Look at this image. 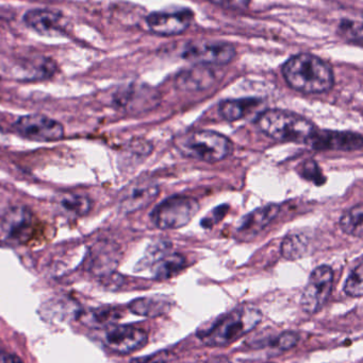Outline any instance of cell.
<instances>
[{
  "label": "cell",
  "mask_w": 363,
  "mask_h": 363,
  "mask_svg": "<svg viewBox=\"0 0 363 363\" xmlns=\"http://www.w3.org/2000/svg\"><path fill=\"white\" fill-rule=\"evenodd\" d=\"M283 74L288 84L303 94H322L334 86L332 67L317 55L300 53L286 62Z\"/></svg>",
  "instance_id": "obj_1"
},
{
  "label": "cell",
  "mask_w": 363,
  "mask_h": 363,
  "mask_svg": "<svg viewBox=\"0 0 363 363\" xmlns=\"http://www.w3.org/2000/svg\"><path fill=\"white\" fill-rule=\"evenodd\" d=\"M261 319V311L257 307L241 305L222 317L208 330H198L197 336L208 347H227L255 330Z\"/></svg>",
  "instance_id": "obj_2"
},
{
  "label": "cell",
  "mask_w": 363,
  "mask_h": 363,
  "mask_svg": "<svg viewBox=\"0 0 363 363\" xmlns=\"http://www.w3.org/2000/svg\"><path fill=\"white\" fill-rule=\"evenodd\" d=\"M259 129L272 140L283 143H306L315 131L304 117L283 110H268L257 119Z\"/></svg>",
  "instance_id": "obj_3"
},
{
  "label": "cell",
  "mask_w": 363,
  "mask_h": 363,
  "mask_svg": "<svg viewBox=\"0 0 363 363\" xmlns=\"http://www.w3.org/2000/svg\"><path fill=\"white\" fill-rule=\"evenodd\" d=\"M175 145L185 157L210 164L223 161L232 150V142L226 136L208 130L183 134Z\"/></svg>",
  "instance_id": "obj_4"
},
{
  "label": "cell",
  "mask_w": 363,
  "mask_h": 363,
  "mask_svg": "<svg viewBox=\"0 0 363 363\" xmlns=\"http://www.w3.org/2000/svg\"><path fill=\"white\" fill-rule=\"evenodd\" d=\"M200 208L196 199L177 194L158 204L151 213V220L160 230H177L188 225Z\"/></svg>",
  "instance_id": "obj_5"
},
{
  "label": "cell",
  "mask_w": 363,
  "mask_h": 363,
  "mask_svg": "<svg viewBox=\"0 0 363 363\" xmlns=\"http://www.w3.org/2000/svg\"><path fill=\"white\" fill-rule=\"evenodd\" d=\"M33 215L26 207H12L0 216V245L17 247L33 234Z\"/></svg>",
  "instance_id": "obj_6"
},
{
  "label": "cell",
  "mask_w": 363,
  "mask_h": 363,
  "mask_svg": "<svg viewBox=\"0 0 363 363\" xmlns=\"http://www.w3.org/2000/svg\"><path fill=\"white\" fill-rule=\"evenodd\" d=\"M181 57L200 65H227L236 57V49L229 43L202 40L185 45Z\"/></svg>",
  "instance_id": "obj_7"
},
{
  "label": "cell",
  "mask_w": 363,
  "mask_h": 363,
  "mask_svg": "<svg viewBox=\"0 0 363 363\" xmlns=\"http://www.w3.org/2000/svg\"><path fill=\"white\" fill-rule=\"evenodd\" d=\"M334 285V271L330 267L320 266L313 270L303 292V309L307 313H318L327 302Z\"/></svg>",
  "instance_id": "obj_8"
},
{
  "label": "cell",
  "mask_w": 363,
  "mask_h": 363,
  "mask_svg": "<svg viewBox=\"0 0 363 363\" xmlns=\"http://www.w3.org/2000/svg\"><path fill=\"white\" fill-rule=\"evenodd\" d=\"M14 128L23 138L36 142H57L64 136L63 125L42 114L21 116L15 123Z\"/></svg>",
  "instance_id": "obj_9"
},
{
  "label": "cell",
  "mask_w": 363,
  "mask_h": 363,
  "mask_svg": "<svg viewBox=\"0 0 363 363\" xmlns=\"http://www.w3.org/2000/svg\"><path fill=\"white\" fill-rule=\"evenodd\" d=\"M193 12L189 9L157 11L146 17L147 26L159 35H177L185 32L193 21Z\"/></svg>",
  "instance_id": "obj_10"
},
{
  "label": "cell",
  "mask_w": 363,
  "mask_h": 363,
  "mask_svg": "<svg viewBox=\"0 0 363 363\" xmlns=\"http://www.w3.org/2000/svg\"><path fill=\"white\" fill-rule=\"evenodd\" d=\"M57 69L53 60L43 57H23L10 66L4 67V76L17 81H38L50 78Z\"/></svg>",
  "instance_id": "obj_11"
},
{
  "label": "cell",
  "mask_w": 363,
  "mask_h": 363,
  "mask_svg": "<svg viewBox=\"0 0 363 363\" xmlns=\"http://www.w3.org/2000/svg\"><path fill=\"white\" fill-rule=\"evenodd\" d=\"M306 144L315 150L355 151L362 148L363 142L359 133L315 130Z\"/></svg>",
  "instance_id": "obj_12"
},
{
  "label": "cell",
  "mask_w": 363,
  "mask_h": 363,
  "mask_svg": "<svg viewBox=\"0 0 363 363\" xmlns=\"http://www.w3.org/2000/svg\"><path fill=\"white\" fill-rule=\"evenodd\" d=\"M148 335L145 330L134 326H115L104 336V345L114 353L127 355L146 345Z\"/></svg>",
  "instance_id": "obj_13"
},
{
  "label": "cell",
  "mask_w": 363,
  "mask_h": 363,
  "mask_svg": "<svg viewBox=\"0 0 363 363\" xmlns=\"http://www.w3.org/2000/svg\"><path fill=\"white\" fill-rule=\"evenodd\" d=\"M23 21L30 29L42 35L57 36L65 33V19L58 10L33 9L26 13Z\"/></svg>",
  "instance_id": "obj_14"
},
{
  "label": "cell",
  "mask_w": 363,
  "mask_h": 363,
  "mask_svg": "<svg viewBox=\"0 0 363 363\" xmlns=\"http://www.w3.org/2000/svg\"><path fill=\"white\" fill-rule=\"evenodd\" d=\"M159 194V187L155 183L136 182L124 190L119 198V208L125 213H134L148 206Z\"/></svg>",
  "instance_id": "obj_15"
},
{
  "label": "cell",
  "mask_w": 363,
  "mask_h": 363,
  "mask_svg": "<svg viewBox=\"0 0 363 363\" xmlns=\"http://www.w3.org/2000/svg\"><path fill=\"white\" fill-rule=\"evenodd\" d=\"M219 80L217 72L207 65L196 64L194 67L177 74L175 85L180 91H198L210 89Z\"/></svg>",
  "instance_id": "obj_16"
},
{
  "label": "cell",
  "mask_w": 363,
  "mask_h": 363,
  "mask_svg": "<svg viewBox=\"0 0 363 363\" xmlns=\"http://www.w3.org/2000/svg\"><path fill=\"white\" fill-rule=\"evenodd\" d=\"M117 104L130 112L151 110L158 104V94L151 87L130 86L115 98Z\"/></svg>",
  "instance_id": "obj_17"
},
{
  "label": "cell",
  "mask_w": 363,
  "mask_h": 363,
  "mask_svg": "<svg viewBox=\"0 0 363 363\" xmlns=\"http://www.w3.org/2000/svg\"><path fill=\"white\" fill-rule=\"evenodd\" d=\"M281 211V206L277 204H269L264 207L251 211L244 216L237 226V230L240 234L246 236H254L266 228Z\"/></svg>",
  "instance_id": "obj_18"
},
{
  "label": "cell",
  "mask_w": 363,
  "mask_h": 363,
  "mask_svg": "<svg viewBox=\"0 0 363 363\" xmlns=\"http://www.w3.org/2000/svg\"><path fill=\"white\" fill-rule=\"evenodd\" d=\"M173 302L166 296H145L136 298L129 304V309L134 315L156 318L170 313Z\"/></svg>",
  "instance_id": "obj_19"
},
{
  "label": "cell",
  "mask_w": 363,
  "mask_h": 363,
  "mask_svg": "<svg viewBox=\"0 0 363 363\" xmlns=\"http://www.w3.org/2000/svg\"><path fill=\"white\" fill-rule=\"evenodd\" d=\"M260 104L259 99L244 98V99L224 100L220 104L219 111L221 116L229 123L240 121L246 116L247 113Z\"/></svg>",
  "instance_id": "obj_20"
},
{
  "label": "cell",
  "mask_w": 363,
  "mask_h": 363,
  "mask_svg": "<svg viewBox=\"0 0 363 363\" xmlns=\"http://www.w3.org/2000/svg\"><path fill=\"white\" fill-rule=\"evenodd\" d=\"M185 267V258L180 254H166L151 266L153 279L159 281L176 277Z\"/></svg>",
  "instance_id": "obj_21"
},
{
  "label": "cell",
  "mask_w": 363,
  "mask_h": 363,
  "mask_svg": "<svg viewBox=\"0 0 363 363\" xmlns=\"http://www.w3.org/2000/svg\"><path fill=\"white\" fill-rule=\"evenodd\" d=\"M58 206L62 213L70 217H82L91 211L92 203L90 199L81 194H62L58 200Z\"/></svg>",
  "instance_id": "obj_22"
},
{
  "label": "cell",
  "mask_w": 363,
  "mask_h": 363,
  "mask_svg": "<svg viewBox=\"0 0 363 363\" xmlns=\"http://www.w3.org/2000/svg\"><path fill=\"white\" fill-rule=\"evenodd\" d=\"M308 247V239L304 235H289L283 239V245H281V254L286 259H300L306 255Z\"/></svg>",
  "instance_id": "obj_23"
},
{
  "label": "cell",
  "mask_w": 363,
  "mask_h": 363,
  "mask_svg": "<svg viewBox=\"0 0 363 363\" xmlns=\"http://www.w3.org/2000/svg\"><path fill=\"white\" fill-rule=\"evenodd\" d=\"M340 226L345 234L362 238L363 207L362 203L345 213L340 220Z\"/></svg>",
  "instance_id": "obj_24"
},
{
  "label": "cell",
  "mask_w": 363,
  "mask_h": 363,
  "mask_svg": "<svg viewBox=\"0 0 363 363\" xmlns=\"http://www.w3.org/2000/svg\"><path fill=\"white\" fill-rule=\"evenodd\" d=\"M170 247V243L166 242V241H158V242L153 243V245L147 249L144 258L141 260L138 267L142 266L141 268L144 269L146 268V267L153 266L155 262L161 259L163 256H166V254L168 253Z\"/></svg>",
  "instance_id": "obj_25"
},
{
  "label": "cell",
  "mask_w": 363,
  "mask_h": 363,
  "mask_svg": "<svg viewBox=\"0 0 363 363\" xmlns=\"http://www.w3.org/2000/svg\"><path fill=\"white\" fill-rule=\"evenodd\" d=\"M363 266L362 262L352 271L345 285V292L352 298L362 296Z\"/></svg>",
  "instance_id": "obj_26"
},
{
  "label": "cell",
  "mask_w": 363,
  "mask_h": 363,
  "mask_svg": "<svg viewBox=\"0 0 363 363\" xmlns=\"http://www.w3.org/2000/svg\"><path fill=\"white\" fill-rule=\"evenodd\" d=\"M300 174L305 180L313 182L315 185H323L326 181L325 177L322 174L321 168L319 167L317 162L313 160H309L303 164Z\"/></svg>",
  "instance_id": "obj_27"
},
{
  "label": "cell",
  "mask_w": 363,
  "mask_h": 363,
  "mask_svg": "<svg viewBox=\"0 0 363 363\" xmlns=\"http://www.w3.org/2000/svg\"><path fill=\"white\" fill-rule=\"evenodd\" d=\"M300 340V336L294 332H286L279 335L276 339L271 342L274 349L279 350V351H288L291 350L292 347H296Z\"/></svg>",
  "instance_id": "obj_28"
},
{
  "label": "cell",
  "mask_w": 363,
  "mask_h": 363,
  "mask_svg": "<svg viewBox=\"0 0 363 363\" xmlns=\"http://www.w3.org/2000/svg\"><path fill=\"white\" fill-rule=\"evenodd\" d=\"M227 211L228 206H226V205H222V206H217V208L213 209V211H211L210 213H208V215L204 218V220H202V228H211L212 226H215V224L219 223V222L225 217Z\"/></svg>",
  "instance_id": "obj_29"
},
{
  "label": "cell",
  "mask_w": 363,
  "mask_h": 363,
  "mask_svg": "<svg viewBox=\"0 0 363 363\" xmlns=\"http://www.w3.org/2000/svg\"><path fill=\"white\" fill-rule=\"evenodd\" d=\"M341 31L345 34V38L350 40H357L362 42V29L360 23H351V21H345L341 25Z\"/></svg>",
  "instance_id": "obj_30"
},
{
  "label": "cell",
  "mask_w": 363,
  "mask_h": 363,
  "mask_svg": "<svg viewBox=\"0 0 363 363\" xmlns=\"http://www.w3.org/2000/svg\"><path fill=\"white\" fill-rule=\"evenodd\" d=\"M130 363H174L173 356L168 352H160L146 357L136 358Z\"/></svg>",
  "instance_id": "obj_31"
},
{
  "label": "cell",
  "mask_w": 363,
  "mask_h": 363,
  "mask_svg": "<svg viewBox=\"0 0 363 363\" xmlns=\"http://www.w3.org/2000/svg\"><path fill=\"white\" fill-rule=\"evenodd\" d=\"M209 1L212 2L215 6H221V8L238 10V9L247 8L251 0H209Z\"/></svg>",
  "instance_id": "obj_32"
},
{
  "label": "cell",
  "mask_w": 363,
  "mask_h": 363,
  "mask_svg": "<svg viewBox=\"0 0 363 363\" xmlns=\"http://www.w3.org/2000/svg\"><path fill=\"white\" fill-rule=\"evenodd\" d=\"M4 66L1 65V64H0V81L2 80V79L4 78Z\"/></svg>",
  "instance_id": "obj_33"
}]
</instances>
